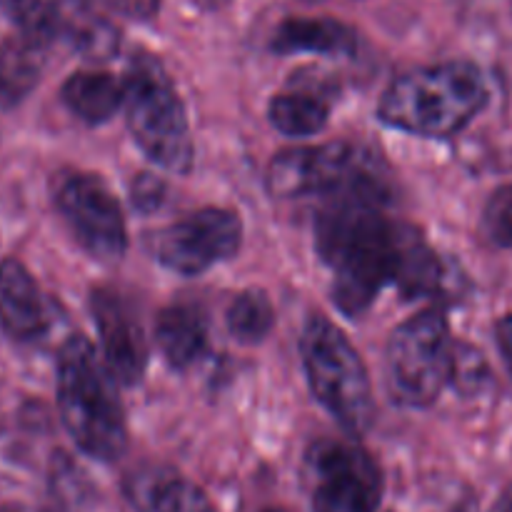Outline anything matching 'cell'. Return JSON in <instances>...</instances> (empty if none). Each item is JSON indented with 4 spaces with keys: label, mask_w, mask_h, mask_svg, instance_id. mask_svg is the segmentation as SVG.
Here are the masks:
<instances>
[{
    "label": "cell",
    "mask_w": 512,
    "mask_h": 512,
    "mask_svg": "<svg viewBox=\"0 0 512 512\" xmlns=\"http://www.w3.org/2000/svg\"><path fill=\"white\" fill-rule=\"evenodd\" d=\"M388 190H350L328 198L315 220V248L335 275L333 300L360 315L385 285H395L413 225L385 215Z\"/></svg>",
    "instance_id": "obj_1"
},
{
    "label": "cell",
    "mask_w": 512,
    "mask_h": 512,
    "mask_svg": "<svg viewBox=\"0 0 512 512\" xmlns=\"http://www.w3.org/2000/svg\"><path fill=\"white\" fill-rule=\"evenodd\" d=\"M483 70L468 60L415 68L398 75L383 93V123L420 138H450L488 105Z\"/></svg>",
    "instance_id": "obj_2"
},
{
    "label": "cell",
    "mask_w": 512,
    "mask_h": 512,
    "mask_svg": "<svg viewBox=\"0 0 512 512\" xmlns=\"http://www.w3.org/2000/svg\"><path fill=\"white\" fill-rule=\"evenodd\" d=\"M58 410L70 438L90 458L113 463L128 448V425L115 378L83 335H73L60 348Z\"/></svg>",
    "instance_id": "obj_3"
},
{
    "label": "cell",
    "mask_w": 512,
    "mask_h": 512,
    "mask_svg": "<svg viewBox=\"0 0 512 512\" xmlns=\"http://www.w3.org/2000/svg\"><path fill=\"white\" fill-rule=\"evenodd\" d=\"M123 85L125 120L140 150L168 173H190L193 135L188 115L160 60L135 55L123 75Z\"/></svg>",
    "instance_id": "obj_4"
},
{
    "label": "cell",
    "mask_w": 512,
    "mask_h": 512,
    "mask_svg": "<svg viewBox=\"0 0 512 512\" xmlns=\"http://www.w3.org/2000/svg\"><path fill=\"white\" fill-rule=\"evenodd\" d=\"M300 353L318 403L348 433H365L373 423V385L348 335L325 315H313L300 338Z\"/></svg>",
    "instance_id": "obj_5"
},
{
    "label": "cell",
    "mask_w": 512,
    "mask_h": 512,
    "mask_svg": "<svg viewBox=\"0 0 512 512\" xmlns=\"http://www.w3.org/2000/svg\"><path fill=\"white\" fill-rule=\"evenodd\" d=\"M455 350L448 320L438 310H420L393 330L385 350V385L390 398L405 408L435 403L453 383Z\"/></svg>",
    "instance_id": "obj_6"
},
{
    "label": "cell",
    "mask_w": 512,
    "mask_h": 512,
    "mask_svg": "<svg viewBox=\"0 0 512 512\" xmlns=\"http://www.w3.org/2000/svg\"><path fill=\"white\" fill-rule=\"evenodd\" d=\"M268 190L273 198H308L348 190L385 188L373 158L353 143H325L288 148L273 158L268 168Z\"/></svg>",
    "instance_id": "obj_7"
},
{
    "label": "cell",
    "mask_w": 512,
    "mask_h": 512,
    "mask_svg": "<svg viewBox=\"0 0 512 512\" xmlns=\"http://www.w3.org/2000/svg\"><path fill=\"white\" fill-rule=\"evenodd\" d=\"M313 512H375L383 473L373 455L350 440H318L305 458Z\"/></svg>",
    "instance_id": "obj_8"
},
{
    "label": "cell",
    "mask_w": 512,
    "mask_h": 512,
    "mask_svg": "<svg viewBox=\"0 0 512 512\" xmlns=\"http://www.w3.org/2000/svg\"><path fill=\"white\" fill-rule=\"evenodd\" d=\"M0 10L18 33L65 43L90 60H108L118 50V30L90 0H0Z\"/></svg>",
    "instance_id": "obj_9"
},
{
    "label": "cell",
    "mask_w": 512,
    "mask_h": 512,
    "mask_svg": "<svg viewBox=\"0 0 512 512\" xmlns=\"http://www.w3.org/2000/svg\"><path fill=\"white\" fill-rule=\"evenodd\" d=\"M243 245V220L225 208H203L165 225L153 238L155 258L178 275H200L233 258Z\"/></svg>",
    "instance_id": "obj_10"
},
{
    "label": "cell",
    "mask_w": 512,
    "mask_h": 512,
    "mask_svg": "<svg viewBox=\"0 0 512 512\" xmlns=\"http://www.w3.org/2000/svg\"><path fill=\"white\" fill-rule=\"evenodd\" d=\"M55 205L75 240L95 260H118L128 245L118 198L100 175L68 173L55 185Z\"/></svg>",
    "instance_id": "obj_11"
},
{
    "label": "cell",
    "mask_w": 512,
    "mask_h": 512,
    "mask_svg": "<svg viewBox=\"0 0 512 512\" xmlns=\"http://www.w3.org/2000/svg\"><path fill=\"white\" fill-rule=\"evenodd\" d=\"M90 313L100 333L110 375L115 383L135 385L148 365V340L135 308L118 290L95 288L90 293Z\"/></svg>",
    "instance_id": "obj_12"
},
{
    "label": "cell",
    "mask_w": 512,
    "mask_h": 512,
    "mask_svg": "<svg viewBox=\"0 0 512 512\" xmlns=\"http://www.w3.org/2000/svg\"><path fill=\"white\" fill-rule=\"evenodd\" d=\"M0 325L18 340H33L48 328L43 295L23 263H0Z\"/></svg>",
    "instance_id": "obj_13"
},
{
    "label": "cell",
    "mask_w": 512,
    "mask_h": 512,
    "mask_svg": "<svg viewBox=\"0 0 512 512\" xmlns=\"http://www.w3.org/2000/svg\"><path fill=\"white\" fill-rule=\"evenodd\" d=\"M155 340L170 368H190L208 348V318L193 303L168 305L155 323Z\"/></svg>",
    "instance_id": "obj_14"
},
{
    "label": "cell",
    "mask_w": 512,
    "mask_h": 512,
    "mask_svg": "<svg viewBox=\"0 0 512 512\" xmlns=\"http://www.w3.org/2000/svg\"><path fill=\"white\" fill-rule=\"evenodd\" d=\"M128 498L138 512H218L198 485L163 468L135 473Z\"/></svg>",
    "instance_id": "obj_15"
},
{
    "label": "cell",
    "mask_w": 512,
    "mask_h": 512,
    "mask_svg": "<svg viewBox=\"0 0 512 512\" xmlns=\"http://www.w3.org/2000/svg\"><path fill=\"white\" fill-rule=\"evenodd\" d=\"M50 45L25 33L0 43V105L13 108L33 93L48 65Z\"/></svg>",
    "instance_id": "obj_16"
},
{
    "label": "cell",
    "mask_w": 512,
    "mask_h": 512,
    "mask_svg": "<svg viewBox=\"0 0 512 512\" xmlns=\"http://www.w3.org/2000/svg\"><path fill=\"white\" fill-rule=\"evenodd\" d=\"M355 33L333 18H288L278 25L270 48L280 55L320 53L348 55L355 50Z\"/></svg>",
    "instance_id": "obj_17"
},
{
    "label": "cell",
    "mask_w": 512,
    "mask_h": 512,
    "mask_svg": "<svg viewBox=\"0 0 512 512\" xmlns=\"http://www.w3.org/2000/svg\"><path fill=\"white\" fill-rule=\"evenodd\" d=\"M60 95L75 118L98 125L113 118L118 108H123L125 85L123 78H115L105 70H80L65 80Z\"/></svg>",
    "instance_id": "obj_18"
},
{
    "label": "cell",
    "mask_w": 512,
    "mask_h": 512,
    "mask_svg": "<svg viewBox=\"0 0 512 512\" xmlns=\"http://www.w3.org/2000/svg\"><path fill=\"white\" fill-rule=\"evenodd\" d=\"M268 115L280 133L305 138L320 133L328 125L330 105L315 93H285L275 95Z\"/></svg>",
    "instance_id": "obj_19"
},
{
    "label": "cell",
    "mask_w": 512,
    "mask_h": 512,
    "mask_svg": "<svg viewBox=\"0 0 512 512\" xmlns=\"http://www.w3.org/2000/svg\"><path fill=\"white\" fill-rule=\"evenodd\" d=\"M225 323H228L230 335L238 343L255 345L260 340H265V335L273 330L275 323V310L268 293H263L258 288H250L235 295L228 308V315H225Z\"/></svg>",
    "instance_id": "obj_20"
},
{
    "label": "cell",
    "mask_w": 512,
    "mask_h": 512,
    "mask_svg": "<svg viewBox=\"0 0 512 512\" xmlns=\"http://www.w3.org/2000/svg\"><path fill=\"white\" fill-rule=\"evenodd\" d=\"M483 230L498 248H512V183L490 193L483 210Z\"/></svg>",
    "instance_id": "obj_21"
},
{
    "label": "cell",
    "mask_w": 512,
    "mask_h": 512,
    "mask_svg": "<svg viewBox=\"0 0 512 512\" xmlns=\"http://www.w3.org/2000/svg\"><path fill=\"white\" fill-rule=\"evenodd\" d=\"M485 378H488V368H485L483 355L475 348H470V345H458V350H455L453 383L478 388Z\"/></svg>",
    "instance_id": "obj_22"
},
{
    "label": "cell",
    "mask_w": 512,
    "mask_h": 512,
    "mask_svg": "<svg viewBox=\"0 0 512 512\" xmlns=\"http://www.w3.org/2000/svg\"><path fill=\"white\" fill-rule=\"evenodd\" d=\"M165 195V183L158 178V175L143 173L133 180V188H130V198H133V205L143 213H150V210L158 208L163 203Z\"/></svg>",
    "instance_id": "obj_23"
},
{
    "label": "cell",
    "mask_w": 512,
    "mask_h": 512,
    "mask_svg": "<svg viewBox=\"0 0 512 512\" xmlns=\"http://www.w3.org/2000/svg\"><path fill=\"white\" fill-rule=\"evenodd\" d=\"M95 8H108L130 20H148L158 13L160 0H90Z\"/></svg>",
    "instance_id": "obj_24"
},
{
    "label": "cell",
    "mask_w": 512,
    "mask_h": 512,
    "mask_svg": "<svg viewBox=\"0 0 512 512\" xmlns=\"http://www.w3.org/2000/svg\"><path fill=\"white\" fill-rule=\"evenodd\" d=\"M495 343H498L500 355H503V363L508 365V370L512 373V310L505 313L498 320V325H495Z\"/></svg>",
    "instance_id": "obj_25"
},
{
    "label": "cell",
    "mask_w": 512,
    "mask_h": 512,
    "mask_svg": "<svg viewBox=\"0 0 512 512\" xmlns=\"http://www.w3.org/2000/svg\"><path fill=\"white\" fill-rule=\"evenodd\" d=\"M493 512H512V485L508 490H505L503 495H500V500L495 503Z\"/></svg>",
    "instance_id": "obj_26"
},
{
    "label": "cell",
    "mask_w": 512,
    "mask_h": 512,
    "mask_svg": "<svg viewBox=\"0 0 512 512\" xmlns=\"http://www.w3.org/2000/svg\"><path fill=\"white\" fill-rule=\"evenodd\" d=\"M198 3L205 5V8L213 10V8H220V5H225V3H228V0H198Z\"/></svg>",
    "instance_id": "obj_27"
},
{
    "label": "cell",
    "mask_w": 512,
    "mask_h": 512,
    "mask_svg": "<svg viewBox=\"0 0 512 512\" xmlns=\"http://www.w3.org/2000/svg\"><path fill=\"white\" fill-rule=\"evenodd\" d=\"M263 512H285V510H280V508H268V510H263Z\"/></svg>",
    "instance_id": "obj_28"
},
{
    "label": "cell",
    "mask_w": 512,
    "mask_h": 512,
    "mask_svg": "<svg viewBox=\"0 0 512 512\" xmlns=\"http://www.w3.org/2000/svg\"><path fill=\"white\" fill-rule=\"evenodd\" d=\"M308 3H318V0H308Z\"/></svg>",
    "instance_id": "obj_29"
}]
</instances>
